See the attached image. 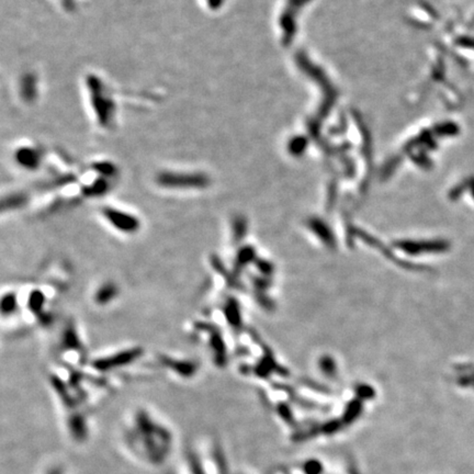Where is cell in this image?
I'll return each instance as SVG.
<instances>
[{
	"mask_svg": "<svg viewBox=\"0 0 474 474\" xmlns=\"http://www.w3.org/2000/svg\"><path fill=\"white\" fill-rule=\"evenodd\" d=\"M118 293V288L113 284H105L95 292V300L99 304H107L112 301Z\"/></svg>",
	"mask_w": 474,
	"mask_h": 474,
	"instance_id": "cell-5",
	"label": "cell"
},
{
	"mask_svg": "<svg viewBox=\"0 0 474 474\" xmlns=\"http://www.w3.org/2000/svg\"><path fill=\"white\" fill-rule=\"evenodd\" d=\"M471 187H472V194H473V197H474V179H473V181H472Z\"/></svg>",
	"mask_w": 474,
	"mask_h": 474,
	"instance_id": "cell-10",
	"label": "cell"
},
{
	"mask_svg": "<svg viewBox=\"0 0 474 474\" xmlns=\"http://www.w3.org/2000/svg\"><path fill=\"white\" fill-rule=\"evenodd\" d=\"M42 474H67V472L66 469L60 466V464H52L49 468H46L45 470H43Z\"/></svg>",
	"mask_w": 474,
	"mask_h": 474,
	"instance_id": "cell-9",
	"label": "cell"
},
{
	"mask_svg": "<svg viewBox=\"0 0 474 474\" xmlns=\"http://www.w3.org/2000/svg\"><path fill=\"white\" fill-rule=\"evenodd\" d=\"M159 184L172 189H201L205 186L204 177L197 174H164L159 177Z\"/></svg>",
	"mask_w": 474,
	"mask_h": 474,
	"instance_id": "cell-4",
	"label": "cell"
},
{
	"mask_svg": "<svg viewBox=\"0 0 474 474\" xmlns=\"http://www.w3.org/2000/svg\"><path fill=\"white\" fill-rule=\"evenodd\" d=\"M17 309V296L14 295V293L10 292V293H7L2 296L1 300V311L2 314H11Z\"/></svg>",
	"mask_w": 474,
	"mask_h": 474,
	"instance_id": "cell-8",
	"label": "cell"
},
{
	"mask_svg": "<svg viewBox=\"0 0 474 474\" xmlns=\"http://www.w3.org/2000/svg\"><path fill=\"white\" fill-rule=\"evenodd\" d=\"M142 355V350L140 348H133L123 350L120 352H116L113 355H110L107 357H103L98 360H95L94 367L95 370L99 371H111L117 368H121L124 366H127L132 363L135 359H137Z\"/></svg>",
	"mask_w": 474,
	"mask_h": 474,
	"instance_id": "cell-3",
	"label": "cell"
},
{
	"mask_svg": "<svg viewBox=\"0 0 474 474\" xmlns=\"http://www.w3.org/2000/svg\"><path fill=\"white\" fill-rule=\"evenodd\" d=\"M102 215L116 231L122 234H135L141 228L140 219L135 215L113 207H105L102 209Z\"/></svg>",
	"mask_w": 474,
	"mask_h": 474,
	"instance_id": "cell-2",
	"label": "cell"
},
{
	"mask_svg": "<svg viewBox=\"0 0 474 474\" xmlns=\"http://www.w3.org/2000/svg\"><path fill=\"white\" fill-rule=\"evenodd\" d=\"M168 365L172 371L183 377H191L197 370L194 362L189 360H172Z\"/></svg>",
	"mask_w": 474,
	"mask_h": 474,
	"instance_id": "cell-6",
	"label": "cell"
},
{
	"mask_svg": "<svg viewBox=\"0 0 474 474\" xmlns=\"http://www.w3.org/2000/svg\"><path fill=\"white\" fill-rule=\"evenodd\" d=\"M45 295L40 289H36L29 295L28 306L33 313H40L45 305Z\"/></svg>",
	"mask_w": 474,
	"mask_h": 474,
	"instance_id": "cell-7",
	"label": "cell"
},
{
	"mask_svg": "<svg viewBox=\"0 0 474 474\" xmlns=\"http://www.w3.org/2000/svg\"><path fill=\"white\" fill-rule=\"evenodd\" d=\"M176 433L146 409H136L119 430L121 447L134 462L145 468H159L175 451Z\"/></svg>",
	"mask_w": 474,
	"mask_h": 474,
	"instance_id": "cell-1",
	"label": "cell"
}]
</instances>
